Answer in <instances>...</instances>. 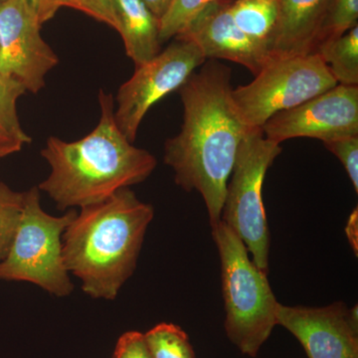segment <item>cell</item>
<instances>
[{
    "instance_id": "obj_1",
    "label": "cell",
    "mask_w": 358,
    "mask_h": 358,
    "mask_svg": "<svg viewBox=\"0 0 358 358\" xmlns=\"http://www.w3.org/2000/svg\"><path fill=\"white\" fill-rule=\"evenodd\" d=\"M178 90L183 124L166 141L164 159L173 169L176 185L201 195L212 228L221 221L238 148L251 129L233 105L227 66L205 62Z\"/></svg>"
},
{
    "instance_id": "obj_2",
    "label": "cell",
    "mask_w": 358,
    "mask_h": 358,
    "mask_svg": "<svg viewBox=\"0 0 358 358\" xmlns=\"http://www.w3.org/2000/svg\"><path fill=\"white\" fill-rule=\"evenodd\" d=\"M99 103L100 121L91 133L75 141L50 136L42 148L50 173L38 189L59 210L105 201L122 188L143 182L157 167L154 155L134 147L117 127L113 96L101 90Z\"/></svg>"
},
{
    "instance_id": "obj_3",
    "label": "cell",
    "mask_w": 358,
    "mask_h": 358,
    "mask_svg": "<svg viewBox=\"0 0 358 358\" xmlns=\"http://www.w3.org/2000/svg\"><path fill=\"white\" fill-rule=\"evenodd\" d=\"M154 217L152 205L129 187L81 208L63 233L62 243L66 268L85 293L103 300L117 298L136 270Z\"/></svg>"
},
{
    "instance_id": "obj_4",
    "label": "cell",
    "mask_w": 358,
    "mask_h": 358,
    "mask_svg": "<svg viewBox=\"0 0 358 358\" xmlns=\"http://www.w3.org/2000/svg\"><path fill=\"white\" fill-rule=\"evenodd\" d=\"M221 264L226 334L242 355L255 358L277 324L268 273L257 267L236 233L220 221L211 228Z\"/></svg>"
},
{
    "instance_id": "obj_5",
    "label": "cell",
    "mask_w": 358,
    "mask_h": 358,
    "mask_svg": "<svg viewBox=\"0 0 358 358\" xmlns=\"http://www.w3.org/2000/svg\"><path fill=\"white\" fill-rule=\"evenodd\" d=\"M78 212L62 216L47 213L40 203V190L24 192L20 225L10 250L0 262V280L31 282L47 293L67 296L74 289L63 257V233Z\"/></svg>"
},
{
    "instance_id": "obj_6",
    "label": "cell",
    "mask_w": 358,
    "mask_h": 358,
    "mask_svg": "<svg viewBox=\"0 0 358 358\" xmlns=\"http://www.w3.org/2000/svg\"><path fill=\"white\" fill-rule=\"evenodd\" d=\"M279 143L268 140L262 129H251L238 148L228 181L221 221L236 233L252 261L268 272L270 232L264 208L262 188L268 167L281 155Z\"/></svg>"
},
{
    "instance_id": "obj_7",
    "label": "cell",
    "mask_w": 358,
    "mask_h": 358,
    "mask_svg": "<svg viewBox=\"0 0 358 358\" xmlns=\"http://www.w3.org/2000/svg\"><path fill=\"white\" fill-rule=\"evenodd\" d=\"M338 85L317 54L272 58L251 83L231 91L242 121L262 129L272 115L292 109Z\"/></svg>"
},
{
    "instance_id": "obj_8",
    "label": "cell",
    "mask_w": 358,
    "mask_h": 358,
    "mask_svg": "<svg viewBox=\"0 0 358 358\" xmlns=\"http://www.w3.org/2000/svg\"><path fill=\"white\" fill-rule=\"evenodd\" d=\"M173 42L155 57L136 66L133 76L120 87L115 120L131 143L150 108L176 91L195 70L206 62L199 47L189 40Z\"/></svg>"
},
{
    "instance_id": "obj_9",
    "label": "cell",
    "mask_w": 358,
    "mask_h": 358,
    "mask_svg": "<svg viewBox=\"0 0 358 358\" xmlns=\"http://www.w3.org/2000/svg\"><path fill=\"white\" fill-rule=\"evenodd\" d=\"M262 131L279 145L296 138L326 143L358 136V86L338 84L301 105L277 113L266 122Z\"/></svg>"
},
{
    "instance_id": "obj_10",
    "label": "cell",
    "mask_w": 358,
    "mask_h": 358,
    "mask_svg": "<svg viewBox=\"0 0 358 358\" xmlns=\"http://www.w3.org/2000/svg\"><path fill=\"white\" fill-rule=\"evenodd\" d=\"M41 26L26 0L0 4V72L33 94L44 88L45 77L59 64L40 34Z\"/></svg>"
},
{
    "instance_id": "obj_11",
    "label": "cell",
    "mask_w": 358,
    "mask_h": 358,
    "mask_svg": "<svg viewBox=\"0 0 358 358\" xmlns=\"http://www.w3.org/2000/svg\"><path fill=\"white\" fill-rule=\"evenodd\" d=\"M278 326L293 334L308 358H358L357 305L334 301L313 308L278 303Z\"/></svg>"
},
{
    "instance_id": "obj_12",
    "label": "cell",
    "mask_w": 358,
    "mask_h": 358,
    "mask_svg": "<svg viewBox=\"0 0 358 358\" xmlns=\"http://www.w3.org/2000/svg\"><path fill=\"white\" fill-rule=\"evenodd\" d=\"M232 0H211L174 38L189 40L210 60H228L256 76L270 62L267 47L244 34L230 13Z\"/></svg>"
},
{
    "instance_id": "obj_13",
    "label": "cell",
    "mask_w": 358,
    "mask_h": 358,
    "mask_svg": "<svg viewBox=\"0 0 358 358\" xmlns=\"http://www.w3.org/2000/svg\"><path fill=\"white\" fill-rule=\"evenodd\" d=\"M331 0H279L280 16L270 52L272 58L315 53Z\"/></svg>"
},
{
    "instance_id": "obj_14",
    "label": "cell",
    "mask_w": 358,
    "mask_h": 358,
    "mask_svg": "<svg viewBox=\"0 0 358 358\" xmlns=\"http://www.w3.org/2000/svg\"><path fill=\"white\" fill-rule=\"evenodd\" d=\"M113 6L127 55L136 66L155 57L162 46L159 21L143 0H113Z\"/></svg>"
},
{
    "instance_id": "obj_15",
    "label": "cell",
    "mask_w": 358,
    "mask_h": 358,
    "mask_svg": "<svg viewBox=\"0 0 358 358\" xmlns=\"http://www.w3.org/2000/svg\"><path fill=\"white\" fill-rule=\"evenodd\" d=\"M230 13L235 24L246 36L270 51L279 23V0H232Z\"/></svg>"
},
{
    "instance_id": "obj_16",
    "label": "cell",
    "mask_w": 358,
    "mask_h": 358,
    "mask_svg": "<svg viewBox=\"0 0 358 358\" xmlns=\"http://www.w3.org/2000/svg\"><path fill=\"white\" fill-rule=\"evenodd\" d=\"M336 81L345 86H358V25L338 38L326 40L315 47Z\"/></svg>"
},
{
    "instance_id": "obj_17",
    "label": "cell",
    "mask_w": 358,
    "mask_h": 358,
    "mask_svg": "<svg viewBox=\"0 0 358 358\" xmlns=\"http://www.w3.org/2000/svg\"><path fill=\"white\" fill-rule=\"evenodd\" d=\"M143 336L152 358H195L187 334L176 324L160 322Z\"/></svg>"
},
{
    "instance_id": "obj_18",
    "label": "cell",
    "mask_w": 358,
    "mask_h": 358,
    "mask_svg": "<svg viewBox=\"0 0 358 358\" xmlns=\"http://www.w3.org/2000/svg\"><path fill=\"white\" fill-rule=\"evenodd\" d=\"M24 192H14L0 182V262L6 259L20 225Z\"/></svg>"
},
{
    "instance_id": "obj_19",
    "label": "cell",
    "mask_w": 358,
    "mask_h": 358,
    "mask_svg": "<svg viewBox=\"0 0 358 358\" xmlns=\"http://www.w3.org/2000/svg\"><path fill=\"white\" fill-rule=\"evenodd\" d=\"M25 92L22 85L0 72V124L24 145L31 143V138L21 127L17 101Z\"/></svg>"
},
{
    "instance_id": "obj_20",
    "label": "cell",
    "mask_w": 358,
    "mask_h": 358,
    "mask_svg": "<svg viewBox=\"0 0 358 358\" xmlns=\"http://www.w3.org/2000/svg\"><path fill=\"white\" fill-rule=\"evenodd\" d=\"M357 25L358 0H331L317 46L326 40L338 38Z\"/></svg>"
},
{
    "instance_id": "obj_21",
    "label": "cell",
    "mask_w": 358,
    "mask_h": 358,
    "mask_svg": "<svg viewBox=\"0 0 358 358\" xmlns=\"http://www.w3.org/2000/svg\"><path fill=\"white\" fill-rule=\"evenodd\" d=\"M211 0H173L166 15L159 21L160 43L178 36L190 20Z\"/></svg>"
},
{
    "instance_id": "obj_22",
    "label": "cell",
    "mask_w": 358,
    "mask_h": 358,
    "mask_svg": "<svg viewBox=\"0 0 358 358\" xmlns=\"http://www.w3.org/2000/svg\"><path fill=\"white\" fill-rule=\"evenodd\" d=\"M324 147L336 155L348 178L352 180L355 192H358V136H343L336 140L326 141Z\"/></svg>"
},
{
    "instance_id": "obj_23",
    "label": "cell",
    "mask_w": 358,
    "mask_h": 358,
    "mask_svg": "<svg viewBox=\"0 0 358 358\" xmlns=\"http://www.w3.org/2000/svg\"><path fill=\"white\" fill-rule=\"evenodd\" d=\"M63 6L82 11L117 30L113 0H63Z\"/></svg>"
},
{
    "instance_id": "obj_24",
    "label": "cell",
    "mask_w": 358,
    "mask_h": 358,
    "mask_svg": "<svg viewBox=\"0 0 358 358\" xmlns=\"http://www.w3.org/2000/svg\"><path fill=\"white\" fill-rule=\"evenodd\" d=\"M113 358H152L148 350L145 336L140 331L122 334L115 345Z\"/></svg>"
},
{
    "instance_id": "obj_25",
    "label": "cell",
    "mask_w": 358,
    "mask_h": 358,
    "mask_svg": "<svg viewBox=\"0 0 358 358\" xmlns=\"http://www.w3.org/2000/svg\"><path fill=\"white\" fill-rule=\"evenodd\" d=\"M38 18L40 24L52 20L59 9L63 7V0H26Z\"/></svg>"
},
{
    "instance_id": "obj_26",
    "label": "cell",
    "mask_w": 358,
    "mask_h": 358,
    "mask_svg": "<svg viewBox=\"0 0 358 358\" xmlns=\"http://www.w3.org/2000/svg\"><path fill=\"white\" fill-rule=\"evenodd\" d=\"M24 143L0 124V159L20 152Z\"/></svg>"
},
{
    "instance_id": "obj_27",
    "label": "cell",
    "mask_w": 358,
    "mask_h": 358,
    "mask_svg": "<svg viewBox=\"0 0 358 358\" xmlns=\"http://www.w3.org/2000/svg\"><path fill=\"white\" fill-rule=\"evenodd\" d=\"M155 17L160 21L173 4V0H143Z\"/></svg>"
},
{
    "instance_id": "obj_28",
    "label": "cell",
    "mask_w": 358,
    "mask_h": 358,
    "mask_svg": "<svg viewBox=\"0 0 358 358\" xmlns=\"http://www.w3.org/2000/svg\"><path fill=\"white\" fill-rule=\"evenodd\" d=\"M6 0H0V4L3 3V2H6Z\"/></svg>"
}]
</instances>
